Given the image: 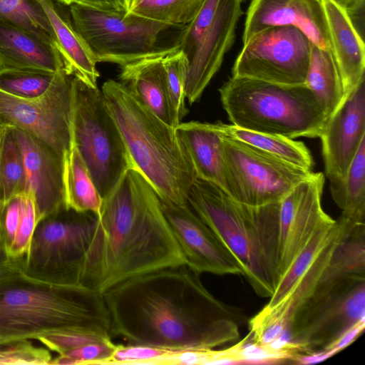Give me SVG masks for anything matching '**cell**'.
Returning <instances> with one entry per match:
<instances>
[{
    "instance_id": "obj_38",
    "label": "cell",
    "mask_w": 365,
    "mask_h": 365,
    "mask_svg": "<svg viewBox=\"0 0 365 365\" xmlns=\"http://www.w3.org/2000/svg\"><path fill=\"white\" fill-rule=\"evenodd\" d=\"M51 359L48 349L37 347L29 341L0 345V365H48Z\"/></svg>"
},
{
    "instance_id": "obj_7",
    "label": "cell",
    "mask_w": 365,
    "mask_h": 365,
    "mask_svg": "<svg viewBox=\"0 0 365 365\" xmlns=\"http://www.w3.org/2000/svg\"><path fill=\"white\" fill-rule=\"evenodd\" d=\"M101 239L98 215L64 208L38 222L21 269L38 280L90 287Z\"/></svg>"
},
{
    "instance_id": "obj_1",
    "label": "cell",
    "mask_w": 365,
    "mask_h": 365,
    "mask_svg": "<svg viewBox=\"0 0 365 365\" xmlns=\"http://www.w3.org/2000/svg\"><path fill=\"white\" fill-rule=\"evenodd\" d=\"M110 335L128 344L212 349L234 341L247 319L214 297L187 264L126 280L103 294Z\"/></svg>"
},
{
    "instance_id": "obj_27",
    "label": "cell",
    "mask_w": 365,
    "mask_h": 365,
    "mask_svg": "<svg viewBox=\"0 0 365 365\" xmlns=\"http://www.w3.org/2000/svg\"><path fill=\"white\" fill-rule=\"evenodd\" d=\"M305 83L323 103L329 116L346 97L339 70L331 52L311 43Z\"/></svg>"
},
{
    "instance_id": "obj_45",
    "label": "cell",
    "mask_w": 365,
    "mask_h": 365,
    "mask_svg": "<svg viewBox=\"0 0 365 365\" xmlns=\"http://www.w3.org/2000/svg\"><path fill=\"white\" fill-rule=\"evenodd\" d=\"M11 258L0 240V271L4 268L11 261Z\"/></svg>"
},
{
    "instance_id": "obj_33",
    "label": "cell",
    "mask_w": 365,
    "mask_h": 365,
    "mask_svg": "<svg viewBox=\"0 0 365 365\" xmlns=\"http://www.w3.org/2000/svg\"><path fill=\"white\" fill-rule=\"evenodd\" d=\"M0 21L33 32L56 46L51 26L35 0H0Z\"/></svg>"
},
{
    "instance_id": "obj_8",
    "label": "cell",
    "mask_w": 365,
    "mask_h": 365,
    "mask_svg": "<svg viewBox=\"0 0 365 365\" xmlns=\"http://www.w3.org/2000/svg\"><path fill=\"white\" fill-rule=\"evenodd\" d=\"M363 320L365 274L330 276L326 269L276 349L294 354L324 350Z\"/></svg>"
},
{
    "instance_id": "obj_39",
    "label": "cell",
    "mask_w": 365,
    "mask_h": 365,
    "mask_svg": "<svg viewBox=\"0 0 365 365\" xmlns=\"http://www.w3.org/2000/svg\"><path fill=\"white\" fill-rule=\"evenodd\" d=\"M172 350L145 345H116L107 364H158Z\"/></svg>"
},
{
    "instance_id": "obj_30",
    "label": "cell",
    "mask_w": 365,
    "mask_h": 365,
    "mask_svg": "<svg viewBox=\"0 0 365 365\" xmlns=\"http://www.w3.org/2000/svg\"><path fill=\"white\" fill-rule=\"evenodd\" d=\"M329 182L331 197L343 213L365 217V139L346 175Z\"/></svg>"
},
{
    "instance_id": "obj_13",
    "label": "cell",
    "mask_w": 365,
    "mask_h": 365,
    "mask_svg": "<svg viewBox=\"0 0 365 365\" xmlns=\"http://www.w3.org/2000/svg\"><path fill=\"white\" fill-rule=\"evenodd\" d=\"M311 43L304 33L294 26L264 29L243 43L232 76L285 86L304 84Z\"/></svg>"
},
{
    "instance_id": "obj_26",
    "label": "cell",
    "mask_w": 365,
    "mask_h": 365,
    "mask_svg": "<svg viewBox=\"0 0 365 365\" xmlns=\"http://www.w3.org/2000/svg\"><path fill=\"white\" fill-rule=\"evenodd\" d=\"M63 185L66 208L100 215L103 199L73 143L63 156Z\"/></svg>"
},
{
    "instance_id": "obj_19",
    "label": "cell",
    "mask_w": 365,
    "mask_h": 365,
    "mask_svg": "<svg viewBox=\"0 0 365 365\" xmlns=\"http://www.w3.org/2000/svg\"><path fill=\"white\" fill-rule=\"evenodd\" d=\"M349 217L341 213L337 219V232L290 292L278 304L270 309L264 307L249 321L252 343L274 347L281 341L294 314L323 277L335 247L348 225Z\"/></svg>"
},
{
    "instance_id": "obj_47",
    "label": "cell",
    "mask_w": 365,
    "mask_h": 365,
    "mask_svg": "<svg viewBox=\"0 0 365 365\" xmlns=\"http://www.w3.org/2000/svg\"><path fill=\"white\" fill-rule=\"evenodd\" d=\"M56 2H58L61 4L69 6L71 4L75 2L76 0H53Z\"/></svg>"
},
{
    "instance_id": "obj_32",
    "label": "cell",
    "mask_w": 365,
    "mask_h": 365,
    "mask_svg": "<svg viewBox=\"0 0 365 365\" xmlns=\"http://www.w3.org/2000/svg\"><path fill=\"white\" fill-rule=\"evenodd\" d=\"M204 0H139L127 14L171 26H185Z\"/></svg>"
},
{
    "instance_id": "obj_10",
    "label": "cell",
    "mask_w": 365,
    "mask_h": 365,
    "mask_svg": "<svg viewBox=\"0 0 365 365\" xmlns=\"http://www.w3.org/2000/svg\"><path fill=\"white\" fill-rule=\"evenodd\" d=\"M244 0H204L195 18L173 46L187 60L185 95L190 104L199 100L232 46Z\"/></svg>"
},
{
    "instance_id": "obj_15",
    "label": "cell",
    "mask_w": 365,
    "mask_h": 365,
    "mask_svg": "<svg viewBox=\"0 0 365 365\" xmlns=\"http://www.w3.org/2000/svg\"><path fill=\"white\" fill-rule=\"evenodd\" d=\"M324 184V175L313 173L279 202L277 282L312 236L334 222L322 206Z\"/></svg>"
},
{
    "instance_id": "obj_23",
    "label": "cell",
    "mask_w": 365,
    "mask_h": 365,
    "mask_svg": "<svg viewBox=\"0 0 365 365\" xmlns=\"http://www.w3.org/2000/svg\"><path fill=\"white\" fill-rule=\"evenodd\" d=\"M174 48H158L150 55L120 66L119 78L129 91L157 117L174 125L162 61Z\"/></svg>"
},
{
    "instance_id": "obj_46",
    "label": "cell",
    "mask_w": 365,
    "mask_h": 365,
    "mask_svg": "<svg viewBox=\"0 0 365 365\" xmlns=\"http://www.w3.org/2000/svg\"><path fill=\"white\" fill-rule=\"evenodd\" d=\"M337 4H339L340 6H341L343 8H345L346 6H349V4H352L356 0H334Z\"/></svg>"
},
{
    "instance_id": "obj_12",
    "label": "cell",
    "mask_w": 365,
    "mask_h": 365,
    "mask_svg": "<svg viewBox=\"0 0 365 365\" xmlns=\"http://www.w3.org/2000/svg\"><path fill=\"white\" fill-rule=\"evenodd\" d=\"M71 21L86 41L96 61L123 66L145 57L155 47L160 34L170 26L130 14L110 12L73 3Z\"/></svg>"
},
{
    "instance_id": "obj_14",
    "label": "cell",
    "mask_w": 365,
    "mask_h": 365,
    "mask_svg": "<svg viewBox=\"0 0 365 365\" xmlns=\"http://www.w3.org/2000/svg\"><path fill=\"white\" fill-rule=\"evenodd\" d=\"M72 78L65 69L58 71L47 91L36 98H21L0 91V124L37 136L63 157L72 145Z\"/></svg>"
},
{
    "instance_id": "obj_20",
    "label": "cell",
    "mask_w": 365,
    "mask_h": 365,
    "mask_svg": "<svg viewBox=\"0 0 365 365\" xmlns=\"http://www.w3.org/2000/svg\"><path fill=\"white\" fill-rule=\"evenodd\" d=\"M284 26L298 28L312 43L331 50L322 0H252L247 11L242 42L268 28Z\"/></svg>"
},
{
    "instance_id": "obj_36",
    "label": "cell",
    "mask_w": 365,
    "mask_h": 365,
    "mask_svg": "<svg viewBox=\"0 0 365 365\" xmlns=\"http://www.w3.org/2000/svg\"><path fill=\"white\" fill-rule=\"evenodd\" d=\"M116 344L111 339L88 344L52 358L50 365L107 364Z\"/></svg>"
},
{
    "instance_id": "obj_9",
    "label": "cell",
    "mask_w": 365,
    "mask_h": 365,
    "mask_svg": "<svg viewBox=\"0 0 365 365\" xmlns=\"http://www.w3.org/2000/svg\"><path fill=\"white\" fill-rule=\"evenodd\" d=\"M71 130L102 199L134 168L103 93L73 76Z\"/></svg>"
},
{
    "instance_id": "obj_24",
    "label": "cell",
    "mask_w": 365,
    "mask_h": 365,
    "mask_svg": "<svg viewBox=\"0 0 365 365\" xmlns=\"http://www.w3.org/2000/svg\"><path fill=\"white\" fill-rule=\"evenodd\" d=\"M43 9L54 36L67 73L91 87H97L99 73L91 49L53 0H35Z\"/></svg>"
},
{
    "instance_id": "obj_11",
    "label": "cell",
    "mask_w": 365,
    "mask_h": 365,
    "mask_svg": "<svg viewBox=\"0 0 365 365\" xmlns=\"http://www.w3.org/2000/svg\"><path fill=\"white\" fill-rule=\"evenodd\" d=\"M222 155L224 190L249 206L279 202L313 174L312 170L287 163L224 132Z\"/></svg>"
},
{
    "instance_id": "obj_16",
    "label": "cell",
    "mask_w": 365,
    "mask_h": 365,
    "mask_svg": "<svg viewBox=\"0 0 365 365\" xmlns=\"http://www.w3.org/2000/svg\"><path fill=\"white\" fill-rule=\"evenodd\" d=\"M162 205L190 268L199 274L242 275L233 254L189 205L162 202Z\"/></svg>"
},
{
    "instance_id": "obj_37",
    "label": "cell",
    "mask_w": 365,
    "mask_h": 365,
    "mask_svg": "<svg viewBox=\"0 0 365 365\" xmlns=\"http://www.w3.org/2000/svg\"><path fill=\"white\" fill-rule=\"evenodd\" d=\"M22 209L20 223L14 240L8 251L11 258H24L29 248L32 236L38 222L36 204L28 192L21 193Z\"/></svg>"
},
{
    "instance_id": "obj_43",
    "label": "cell",
    "mask_w": 365,
    "mask_h": 365,
    "mask_svg": "<svg viewBox=\"0 0 365 365\" xmlns=\"http://www.w3.org/2000/svg\"><path fill=\"white\" fill-rule=\"evenodd\" d=\"M365 328V320L361 321L342 334L336 341L324 350H331L334 354H337L345 349L363 332Z\"/></svg>"
},
{
    "instance_id": "obj_42",
    "label": "cell",
    "mask_w": 365,
    "mask_h": 365,
    "mask_svg": "<svg viewBox=\"0 0 365 365\" xmlns=\"http://www.w3.org/2000/svg\"><path fill=\"white\" fill-rule=\"evenodd\" d=\"M86 6L105 11L127 14L133 6V0H90Z\"/></svg>"
},
{
    "instance_id": "obj_28",
    "label": "cell",
    "mask_w": 365,
    "mask_h": 365,
    "mask_svg": "<svg viewBox=\"0 0 365 365\" xmlns=\"http://www.w3.org/2000/svg\"><path fill=\"white\" fill-rule=\"evenodd\" d=\"M225 134L251 145L281 160L312 170V156L304 143L281 135L245 130L222 123Z\"/></svg>"
},
{
    "instance_id": "obj_48",
    "label": "cell",
    "mask_w": 365,
    "mask_h": 365,
    "mask_svg": "<svg viewBox=\"0 0 365 365\" xmlns=\"http://www.w3.org/2000/svg\"><path fill=\"white\" fill-rule=\"evenodd\" d=\"M139 0H133V6Z\"/></svg>"
},
{
    "instance_id": "obj_2",
    "label": "cell",
    "mask_w": 365,
    "mask_h": 365,
    "mask_svg": "<svg viewBox=\"0 0 365 365\" xmlns=\"http://www.w3.org/2000/svg\"><path fill=\"white\" fill-rule=\"evenodd\" d=\"M99 255L91 287L103 294L133 277L186 264L159 196L135 168L103 199Z\"/></svg>"
},
{
    "instance_id": "obj_22",
    "label": "cell",
    "mask_w": 365,
    "mask_h": 365,
    "mask_svg": "<svg viewBox=\"0 0 365 365\" xmlns=\"http://www.w3.org/2000/svg\"><path fill=\"white\" fill-rule=\"evenodd\" d=\"M40 70L57 72L65 69L56 47L20 26L0 21V71Z\"/></svg>"
},
{
    "instance_id": "obj_5",
    "label": "cell",
    "mask_w": 365,
    "mask_h": 365,
    "mask_svg": "<svg viewBox=\"0 0 365 365\" xmlns=\"http://www.w3.org/2000/svg\"><path fill=\"white\" fill-rule=\"evenodd\" d=\"M101 91L133 161L162 202L186 205L197 178L176 128L157 117L120 82L108 80Z\"/></svg>"
},
{
    "instance_id": "obj_34",
    "label": "cell",
    "mask_w": 365,
    "mask_h": 365,
    "mask_svg": "<svg viewBox=\"0 0 365 365\" xmlns=\"http://www.w3.org/2000/svg\"><path fill=\"white\" fill-rule=\"evenodd\" d=\"M162 61L165 71L168 97L174 125L177 128L187 109L185 107V88L187 76V60L185 53L176 46Z\"/></svg>"
},
{
    "instance_id": "obj_29",
    "label": "cell",
    "mask_w": 365,
    "mask_h": 365,
    "mask_svg": "<svg viewBox=\"0 0 365 365\" xmlns=\"http://www.w3.org/2000/svg\"><path fill=\"white\" fill-rule=\"evenodd\" d=\"M338 220L319 229L291 263L279 279L269 302L264 306L270 309L278 304L293 289L309 267L318 258L339 230Z\"/></svg>"
},
{
    "instance_id": "obj_35",
    "label": "cell",
    "mask_w": 365,
    "mask_h": 365,
    "mask_svg": "<svg viewBox=\"0 0 365 365\" xmlns=\"http://www.w3.org/2000/svg\"><path fill=\"white\" fill-rule=\"evenodd\" d=\"M57 72L18 69L1 71L0 91L21 98H36L47 91Z\"/></svg>"
},
{
    "instance_id": "obj_17",
    "label": "cell",
    "mask_w": 365,
    "mask_h": 365,
    "mask_svg": "<svg viewBox=\"0 0 365 365\" xmlns=\"http://www.w3.org/2000/svg\"><path fill=\"white\" fill-rule=\"evenodd\" d=\"M11 128L23 156L24 192L34 200L38 221L66 208L63 157L37 136L19 128Z\"/></svg>"
},
{
    "instance_id": "obj_4",
    "label": "cell",
    "mask_w": 365,
    "mask_h": 365,
    "mask_svg": "<svg viewBox=\"0 0 365 365\" xmlns=\"http://www.w3.org/2000/svg\"><path fill=\"white\" fill-rule=\"evenodd\" d=\"M187 204L233 254L255 292L270 297L277 282L279 202L249 206L196 178Z\"/></svg>"
},
{
    "instance_id": "obj_31",
    "label": "cell",
    "mask_w": 365,
    "mask_h": 365,
    "mask_svg": "<svg viewBox=\"0 0 365 365\" xmlns=\"http://www.w3.org/2000/svg\"><path fill=\"white\" fill-rule=\"evenodd\" d=\"M25 190L23 156L12 128L0 130V206Z\"/></svg>"
},
{
    "instance_id": "obj_40",
    "label": "cell",
    "mask_w": 365,
    "mask_h": 365,
    "mask_svg": "<svg viewBox=\"0 0 365 365\" xmlns=\"http://www.w3.org/2000/svg\"><path fill=\"white\" fill-rule=\"evenodd\" d=\"M111 339V336L79 331L56 332L43 335L37 339L48 350L58 354L75 349L88 344Z\"/></svg>"
},
{
    "instance_id": "obj_49",
    "label": "cell",
    "mask_w": 365,
    "mask_h": 365,
    "mask_svg": "<svg viewBox=\"0 0 365 365\" xmlns=\"http://www.w3.org/2000/svg\"><path fill=\"white\" fill-rule=\"evenodd\" d=\"M1 126H2V125L0 124V129H1Z\"/></svg>"
},
{
    "instance_id": "obj_41",
    "label": "cell",
    "mask_w": 365,
    "mask_h": 365,
    "mask_svg": "<svg viewBox=\"0 0 365 365\" xmlns=\"http://www.w3.org/2000/svg\"><path fill=\"white\" fill-rule=\"evenodd\" d=\"M21 194L16 195L0 206V240L7 252L10 249L21 217Z\"/></svg>"
},
{
    "instance_id": "obj_3",
    "label": "cell",
    "mask_w": 365,
    "mask_h": 365,
    "mask_svg": "<svg viewBox=\"0 0 365 365\" xmlns=\"http://www.w3.org/2000/svg\"><path fill=\"white\" fill-rule=\"evenodd\" d=\"M22 259L0 271V345L43 335L79 331L111 336L103 295L85 286H65L26 275Z\"/></svg>"
},
{
    "instance_id": "obj_21",
    "label": "cell",
    "mask_w": 365,
    "mask_h": 365,
    "mask_svg": "<svg viewBox=\"0 0 365 365\" xmlns=\"http://www.w3.org/2000/svg\"><path fill=\"white\" fill-rule=\"evenodd\" d=\"M331 52L349 95L365 78L364 39L351 24L345 9L334 0H322Z\"/></svg>"
},
{
    "instance_id": "obj_25",
    "label": "cell",
    "mask_w": 365,
    "mask_h": 365,
    "mask_svg": "<svg viewBox=\"0 0 365 365\" xmlns=\"http://www.w3.org/2000/svg\"><path fill=\"white\" fill-rule=\"evenodd\" d=\"M176 131L189 155L197 178L224 190L222 123H181Z\"/></svg>"
},
{
    "instance_id": "obj_50",
    "label": "cell",
    "mask_w": 365,
    "mask_h": 365,
    "mask_svg": "<svg viewBox=\"0 0 365 365\" xmlns=\"http://www.w3.org/2000/svg\"><path fill=\"white\" fill-rule=\"evenodd\" d=\"M1 130V129H0Z\"/></svg>"
},
{
    "instance_id": "obj_6",
    "label": "cell",
    "mask_w": 365,
    "mask_h": 365,
    "mask_svg": "<svg viewBox=\"0 0 365 365\" xmlns=\"http://www.w3.org/2000/svg\"><path fill=\"white\" fill-rule=\"evenodd\" d=\"M219 91L232 125L248 130L291 139L319 138L329 118L306 83L285 86L232 76Z\"/></svg>"
},
{
    "instance_id": "obj_44",
    "label": "cell",
    "mask_w": 365,
    "mask_h": 365,
    "mask_svg": "<svg viewBox=\"0 0 365 365\" xmlns=\"http://www.w3.org/2000/svg\"><path fill=\"white\" fill-rule=\"evenodd\" d=\"M365 0H356L344 8L354 27L364 39Z\"/></svg>"
},
{
    "instance_id": "obj_18",
    "label": "cell",
    "mask_w": 365,
    "mask_h": 365,
    "mask_svg": "<svg viewBox=\"0 0 365 365\" xmlns=\"http://www.w3.org/2000/svg\"><path fill=\"white\" fill-rule=\"evenodd\" d=\"M319 138L326 176L342 179L365 139L364 78L329 116Z\"/></svg>"
}]
</instances>
